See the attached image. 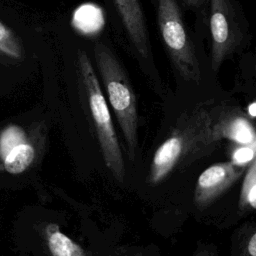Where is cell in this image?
<instances>
[{"mask_svg": "<svg viewBox=\"0 0 256 256\" xmlns=\"http://www.w3.org/2000/svg\"><path fill=\"white\" fill-rule=\"evenodd\" d=\"M213 127L218 139L228 138L239 145L252 143L256 139L254 127L241 115L222 116L213 121Z\"/></svg>", "mask_w": 256, "mask_h": 256, "instance_id": "8", "label": "cell"}, {"mask_svg": "<svg viewBox=\"0 0 256 256\" xmlns=\"http://www.w3.org/2000/svg\"><path fill=\"white\" fill-rule=\"evenodd\" d=\"M34 156V147L26 141L22 142L10 149L3 157L4 168L10 174H21L30 166Z\"/></svg>", "mask_w": 256, "mask_h": 256, "instance_id": "10", "label": "cell"}, {"mask_svg": "<svg viewBox=\"0 0 256 256\" xmlns=\"http://www.w3.org/2000/svg\"><path fill=\"white\" fill-rule=\"evenodd\" d=\"M256 157V139L249 144L238 146L232 155V162L239 166H245L252 163Z\"/></svg>", "mask_w": 256, "mask_h": 256, "instance_id": "14", "label": "cell"}, {"mask_svg": "<svg viewBox=\"0 0 256 256\" xmlns=\"http://www.w3.org/2000/svg\"><path fill=\"white\" fill-rule=\"evenodd\" d=\"M211 58L214 68L239 46L242 34L230 0H210Z\"/></svg>", "mask_w": 256, "mask_h": 256, "instance_id": "5", "label": "cell"}, {"mask_svg": "<svg viewBox=\"0 0 256 256\" xmlns=\"http://www.w3.org/2000/svg\"><path fill=\"white\" fill-rule=\"evenodd\" d=\"M45 238L52 256H86L81 246L62 233L55 224L45 228Z\"/></svg>", "mask_w": 256, "mask_h": 256, "instance_id": "9", "label": "cell"}, {"mask_svg": "<svg viewBox=\"0 0 256 256\" xmlns=\"http://www.w3.org/2000/svg\"><path fill=\"white\" fill-rule=\"evenodd\" d=\"M158 25L170 59L188 81L200 80V65L176 0H157Z\"/></svg>", "mask_w": 256, "mask_h": 256, "instance_id": "4", "label": "cell"}, {"mask_svg": "<svg viewBox=\"0 0 256 256\" xmlns=\"http://www.w3.org/2000/svg\"><path fill=\"white\" fill-rule=\"evenodd\" d=\"M77 68L104 162L114 178L119 182H123L125 179V165L108 104L94 67L83 50L78 51Z\"/></svg>", "mask_w": 256, "mask_h": 256, "instance_id": "3", "label": "cell"}, {"mask_svg": "<svg viewBox=\"0 0 256 256\" xmlns=\"http://www.w3.org/2000/svg\"><path fill=\"white\" fill-rule=\"evenodd\" d=\"M25 142L24 131L19 126H9L0 137V152L4 157L14 146Z\"/></svg>", "mask_w": 256, "mask_h": 256, "instance_id": "13", "label": "cell"}, {"mask_svg": "<svg viewBox=\"0 0 256 256\" xmlns=\"http://www.w3.org/2000/svg\"><path fill=\"white\" fill-rule=\"evenodd\" d=\"M0 54L13 60L22 59L24 55L19 37L2 21H0Z\"/></svg>", "mask_w": 256, "mask_h": 256, "instance_id": "11", "label": "cell"}, {"mask_svg": "<svg viewBox=\"0 0 256 256\" xmlns=\"http://www.w3.org/2000/svg\"><path fill=\"white\" fill-rule=\"evenodd\" d=\"M247 252L249 256H256V231L251 235L248 241Z\"/></svg>", "mask_w": 256, "mask_h": 256, "instance_id": "15", "label": "cell"}, {"mask_svg": "<svg viewBox=\"0 0 256 256\" xmlns=\"http://www.w3.org/2000/svg\"><path fill=\"white\" fill-rule=\"evenodd\" d=\"M213 121L211 115L202 108L195 110L186 120H183L155 151L150 167L149 182L159 183L181 160L196 156L216 141Z\"/></svg>", "mask_w": 256, "mask_h": 256, "instance_id": "2", "label": "cell"}, {"mask_svg": "<svg viewBox=\"0 0 256 256\" xmlns=\"http://www.w3.org/2000/svg\"><path fill=\"white\" fill-rule=\"evenodd\" d=\"M186 3H188L189 5H191V6H195V7H197L199 4H200V2H201V0H184Z\"/></svg>", "mask_w": 256, "mask_h": 256, "instance_id": "16", "label": "cell"}, {"mask_svg": "<svg viewBox=\"0 0 256 256\" xmlns=\"http://www.w3.org/2000/svg\"><path fill=\"white\" fill-rule=\"evenodd\" d=\"M240 206L256 209V157L244 179L240 194Z\"/></svg>", "mask_w": 256, "mask_h": 256, "instance_id": "12", "label": "cell"}, {"mask_svg": "<svg viewBox=\"0 0 256 256\" xmlns=\"http://www.w3.org/2000/svg\"><path fill=\"white\" fill-rule=\"evenodd\" d=\"M243 166L233 162L216 163L206 168L198 177L195 187V202L198 206L208 205L243 173Z\"/></svg>", "mask_w": 256, "mask_h": 256, "instance_id": "6", "label": "cell"}, {"mask_svg": "<svg viewBox=\"0 0 256 256\" xmlns=\"http://www.w3.org/2000/svg\"><path fill=\"white\" fill-rule=\"evenodd\" d=\"M94 58L108 101L121 128L128 156L134 160L138 144V114L132 84L125 68L107 45L97 42L94 45Z\"/></svg>", "mask_w": 256, "mask_h": 256, "instance_id": "1", "label": "cell"}, {"mask_svg": "<svg viewBox=\"0 0 256 256\" xmlns=\"http://www.w3.org/2000/svg\"><path fill=\"white\" fill-rule=\"evenodd\" d=\"M119 17L136 52L143 58L150 56L149 35L139 0H113Z\"/></svg>", "mask_w": 256, "mask_h": 256, "instance_id": "7", "label": "cell"}, {"mask_svg": "<svg viewBox=\"0 0 256 256\" xmlns=\"http://www.w3.org/2000/svg\"><path fill=\"white\" fill-rule=\"evenodd\" d=\"M196 256H210L207 252H201V253H198Z\"/></svg>", "mask_w": 256, "mask_h": 256, "instance_id": "17", "label": "cell"}]
</instances>
